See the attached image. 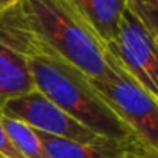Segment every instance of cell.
Masks as SVG:
<instances>
[{"instance_id": "cell-1", "label": "cell", "mask_w": 158, "mask_h": 158, "mask_svg": "<svg viewBox=\"0 0 158 158\" xmlns=\"http://www.w3.org/2000/svg\"><path fill=\"white\" fill-rule=\"evenodd\" d=\"M0 38L9 46L26 55L36 90L55 102L77 123L85 126L97 136L116 141L119 144H126L134 139V134L104 102L92 80L72 63L29 39L7 17Z\"/></svg>"}, {"instance_id": "cell-2", "label": "cell", "mask_w": 158, "mask_h": 158, "mask_svg": "<svg viewBox=\"0 0 158 158\" xmlns=\"http://www.w3.org/2000/svg\"><path fill=\"white\" fill-rule=\"evenodd\" d=\"M5 17L92 82H102L116 73L106 44L66 0H19L5 10Z\"/></svg>"}, {"instance_id": "cell-3", "label": "cell", "mask_w": 158, "mask_h": 158, "mask_svg": "<svg viewBox=\"0 0 158 158\" xmlns=\"http://www.w3.org/2000/svg\"><path fill=\"white\" fill-rule=\"evenodd\" d=\"M110 61L116 73L102 82H92L94 87L134 138L158 150V99L134 82L112 56Z\"/></svg>"}, {"instance_id": "cell-4", "label": "cell", "mask_w": 158, "mask_h": 158, "mask_svg": "<svg viewBox=\"0 0 158 158\" xmlns=\"http://www.w3.org/2000/svg\"><path fill=\"white\" fill-rule=\"evenodd\" d=\"M106 48L134 82L158 97V41L131 7V2L121 17L112 43Z\"/></svg>"}, {"instance_id": "cell-5", "label": "cell", "mask_w": 158, "mask_h": 158, "mask_svg": "<svg viewBox=\"0 0 158 158\" xmlns=\"http://www.w3.org/2000/svg\"><path fill=\"white\" fill-rule=\"evenodd\" d=\"M0 116L27 124L34 131L56 138H65L80 143H99L104 138L97 136L85 126L77 123L55 102L39 90H31L21 97H14L0 104Z\"/></svg>"}, {"instance_id": "cell-6", "label": "cell", "mask_w": 158, "mask_h": 158, "mask_svg": "<svg viewBox=\"0 0 158 158\" xmlns=\"http://www.w3.org/2000/svg\"><path fill=\"white\" fill-rule=\"evenodd\" d=\"M82 21L104 43H112L126 7L131 0H66Z\"/></svg>"}, {"instance_id": "cell-7", "label": "cell", "mask_w": 158, "mask_h": 158, "mask_svg": "<svg viewBox=\"0 0 158 158\" xmlns=\"http://www.w3.org/2000/svg\"><path fill=\"white\" fill-rule=\"evenodd\" d=\"M34 89L26 55L0 41V104Z\"/></svg>"}, {"instance_id": "cell-8", "label": "cell", "mask_w": 158, "mask_h": 158, "mask_svg": "<svg viewBox=\"0 0 158 158\" xmlns=\"http://www.w3.org/2000/svg\"><path fill=\"white\" fill-rule=\"evenodd\" d=\"M38 134L48 158H123V144L110 139L99 143H80L43 133Z\"/></svg>"}, {"instance_id": "cell-9", "label": "cell", "mask_w": 158, "mask_h": 158, "mask_svg": "<svg viewBox=\"0 0 158 158\" xmlns=\"http://www.w3.org/2000/svg\"><path fill=\"white\" fill-rule=\"evenodd\" d=\"M4 119V126L7 129L9 136H10L12 143H14L15 150L22 155L24 158H48L44 146L41 143L38 131H34L32 127H29L27 124L19 123L14 119H7L2 116Z\"/></svg>"}, {"instance_id": "cell-10", "label": "cell", "mask_w": 158, "mask_h": 158, "mask_svg": "<svg viewBox=\"0 0 158 158\" xmlns=\"http://www.w3.org/2000/svg\"><path fill=\"white\" fill-rule=\"evenodd\" d=\"M131 7L136 10L141 21L146 24V27L158 34V2L156 0H131Z\"/></svg>"}, {"instance_id": "cell-11", "label": "cell", "mask_w": 158, "mask_h": 158, "mask_svg": "<svg viewBox=\"0 0 158 158\" xmlns=\"http://www.w3.org/2000/svg\"><path fill=\"white\" fill-rule=\"evenodd\" d=\"M123 158H158V150L134 138L129 143L123 144Z\"/></svg>"}, {"instance_id": "cell-12", "label": "cell", "mask_w": 158, "mask_h": 158, "mask_svg": "<svg viewBox=\"0 0 158 158\" xmlns=\"http://www.w3.org/2000/svg\"><path fill=\"white\" fill-rule=\"evenodd\" d=\"M0 158H24L12 143L7 129L4 126V119L0 116Z\"/></svg>"}, {"instance_id": "cell-13", "label": "cell", "mask_w": 158, "mask_h": 158, "mask_svg": "<svg viewBox=\"0 0 158 158\" xmlns=\"http://www.w3.org/2000/svg\"><path fill=\"white\" fill-rule=\"evenodd\" d=\"M2 2H4V4H5V5H7V7H9V9H10V7H14V5H15V4H17L19 0H2Z\"/></svg>"}, {"instance_id": "cell-14", "label": "cell", "mask_w": 158, "mask_h": 158, "mask_svg": "<svg viewBox=\"0 0 158 158\" xmlns=\"http://www.w3.org/2000/svg\"><path fill=\"white\" fill-rule=\"evenodd\" d=\"M7 9H9V7H7V5H5V4H4V2H2V0H0V15L4 14V12H5V10H7Z\"/></svg>"}, {"instance_id": "cell-15", "label": "cell", "mask_w": 158, "mask_h": 158, "mask_svg": "<svg viewBox=\"0 0 158 158\" xmlns=\"http://www.w3.org/2000/svg\"><path fill=\"white\" fill-rule=\"evenodd\" d=\"M156 41H158V34H156Z\"/></svg>"}, {"instance_id": "cell-16", "label": "cell", "mask_w": 158, "mask_h": 158, "mask_svg": "<svg viewBox=\"0 0 158 158\" xmlns=\"http://www.w3.org/2000/svg\"><path fill=\"white\" fill-rule=\"evenodd\" d=\"M156 2H158V0H156Z\"/></svg>"}, {"instance_id": "cell-17", "label": "cell", "mask_w": 158, "mask_h": 158, "mask_svg": "<svg viewBox=\"0 0 158 158\" xmlns=\"http://www.w3.org/2000/svg\"><path fill=\"white\" fill-rule=\"evenodd\" d=\"M156 99H158V97H156Z\"/></svg>"}]
</instances>
